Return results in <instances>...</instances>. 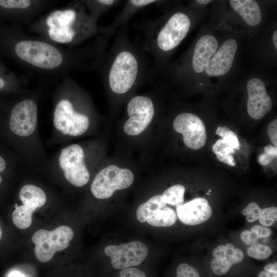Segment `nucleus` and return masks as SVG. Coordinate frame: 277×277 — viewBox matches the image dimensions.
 Returning a JSON list of instances; mask_svg holds the SVG:
<instances>
[{
    "instance_id": "1",
    "label": "nucleus",
    "mask_w": 277,
    "mask_h": 277,
    "mask_svg": "<svg viewBox=\"0 0 277 277\" xmlns=\"http://www.w3.org/2000/svg\"><path fill=\"white\" fill-rule=\"evenodd\" d=\"M117 31L111 48L103 56L96 70L109 93L118 98L152 81L154 75L143 48L130 40L127 25Z\"/></svg>"
},
{
    "instance_id": "2",
    "label": "nucleus",
    "mask_w": 277,
    "mask_h": 277,
    "mask_svg": "<svg viewBox=\"0 0 277 277\" xmlns=\"http://www.w3.org/2000/svg\"><path fill=\"white\" fill-rule=\"evenodd\" d=\"M190 26L189 16L181 10L165 17L146 20L139 26L144 35L142 47L151 57L154 76L164 65L165 58L185 38Z\"/></svg>"
},
{
    "instance_id": "3",
    "label": "nucleus",
    "mask_w": 277,
    "mask_h": 277,
    "mask_svg": "<svg viewBox=\"0 0 277 277\" xmlns=\"http://www.w3.org/2000/svg\"><path fill=\"white\" fill-rule=\"evenodd\" d=\"M81 3L54 10L47 15L45 25L51 40L59 44H78L93 37L109 33L106 26L97 25Z\"/></svg>"
},
{
    "instance_id": "4",
    "label": "nucleus",
    "mask_w": 277,
    "mask_h": 277,
    "mask_svg": "<svg viewBox=\"0 0 277 277\" xmlns=\"http://www.w3.org/2000/svg\"><path fill=\"white\" fill-rule=\"evenodd\" d=\"M14 51L24 63L44 71H52L62 66L66 56L55 46L35 39H22L15 44Z\"/></svg>"
},
{
    "instance_id": "5",
    "label": "nucleus",
    "mask_w": 277,
    "mask_h": 277,
    "mask_svg": "<svg viewBox=\"0 0 277 277\" xmlns=\"http://www.w3.org/2000/svg\"><path fill=\"white\" fill-rule=\"evenodd\" d=\"M73 235L72 229L66 225L58 226L51 231L37 230L31 238L35 245L36 259L42 263L50 261L55 252L62 251L69 247Z\"/></svg>"
},
{
    "instance_id": "6",
    "label": "nucleus",
    "mask_w": 277,
    "mask_h": 277,
    "mask_svg": "<svg viewBox=\"0 0 277 277\" xmlns=\"http://www.w3.org/2000/svg\"><path fill=\"white\" fill-rule=\"evenodd\" d=\"M133 181L134 175L130 170L109 165L96 175L91 185V191L95 197L106 199L116 190L128 188Z\"/></svg>"
},
{
    "instance_id": "7",
    "label": "nucleus",
    "mask_w": 277,
    "mask_h": 277,
    "mask_svg": "<svg viewBox=\"0 0 277 277\" xmlns=\"http://www.w3.org/2000/svg\"><path fill=\"white\" fill-rule=\"evenodd\" d=\"M155 111L154 103L150 96L137 95L131 97L126 107L128 118L124 124L125 133L131 136L141 134L151 122Z\"/></svg>"
},
{
    "instance_id": "8",
    "label": "nucleus",
    "mask_w": 277,
    "mask_h": 277,
    "mask_svg": "<svg viewBox=\"0 0 277 277\" xmlns=\"http://www.w3.org/2000/svg\"><path fill=\"white\" fill-rule=\"evenodd\" d=\"M53 124L56 129L63 134L76 136L86 131L89 118L86 114L76 111L70 100L63 99L54 109Z\"/></svg>"
},
{
    "instance_id": "9",
    "label": "nucleus",
    "mask_w": 277,
    "mask_h": 277,
    "mask_svg": "<svg viewBox=\"0 0 277 277\" xmlns=\"http://www.w3.org/2000/svg\"><path fill=\"white\" fill-rule=\"evenodd\" d=\"M19 197L23 204L18 206L15 205L12 219L18 228L25 229L32 224L33 212L45 204L47 197L42 188L32 184L23 186L19 191Z\"/></svg>"
},
{
    "instance_id": "10",
    "label": "nucleus",
    "mask_w": 277,
    "mask_h": 277,
    "mask_svg": "<svg viewBox=\"0 0 277 277\" xmlns=\"http://www.w3.org/2000/svg\"><path fill=\"white\" fill-rule=\"evenodd\" d=\"M59 164L66 179L72 185L82 187L88 182L90 174L85 164L84 150L79 145L72 144L62 149Z\"/></svg>"
},
{
    "instance_id": "11",
    "label": "nucleus",
    "mask_w": 277,
    "mask_h": 277,
    "mask_svg": "<svg viewBox=\"0 0 277 277\" xmlns=\"http://www.w3.org/2000/svg\"><path fill=\"white\" fill-rule=\"evenodd\" d=\"M104 251L106 255L110 258L112 267L116 269L139 265L148 253L147 246L140 241L108 245Z\"/></svg>"
},
{
    "instance_id": "12",
    "label": "nucleus",
    "mask_w": 277,
    "mask_h": 277,
    "mask_svg": "<svg viewBox=\"0 0 277 277\" xmlns=\"http://www.w3.org/2000/svg\"><path fill=\"white\" fill-rule=\"evenodd\" d=\"M173 127L175 131L182 134L184 144L189 148L197 150L205 145L206 128L196 115L188 112L178 114L174 120Z\"/></svg>"
},
{
    "instance_id": "13",
    "label": "nucleus",
    "mask_w": 277,
    "mask_h": 277,
    "mask_svg": "<svg viewBox=\"0 0 277 277\" xmlns=\"http://www.w3.org/2000/svg\"><path fill=\"white\" fill-rule=\"evenodd\" d=\"M37 108L31 99L23 100L12 108L9 120V127L15 135L26 137L34 131L37 125Z\"/></svg>"
},
{
    "instance_id": "14",
    "label": "nucleus",
    "mask_w": 277,
    "mask_h": 277,
    "mask_svg": "<svg viewBox=\"0 0 277 277\" xmlns=\"http://www.w3.org/2000/svg\"><path fill=\"white\" fill-rule=\"evenodd\" d=\"M247 110L249 115L255 120L262 118L271 110L272 106L264 82L260 78H251L247 83Z\"/></svg>"
},
{
    "instance_id": "15",
    "label": "nucleus",
    "mask_w": 277,
    "mask_h": 277,
    "mask_svg": "<svg viewBox=\"0 0 277 277\" xmlns=\"http://www.w3.org/2000/svg\"><path fill=\"white\" fill-rule=\"evenodd\" d=\"M238 48L236 39H227L211 57L205 74L209 77H218L228 73L232 66Z\"/></svg>"
},
{
    "instance_id": "16",
    "label": "nucleus",
    "mask_w": 277,
    "mask_h": 277,
    "mask_svg": "<svg viewBox=\"0 0 277 277\" xmlns=\"http://www.w3.org/2000/svg\"><path fill=\"white\" fill-rule=\"evenodd\" d=\"M177 215L184 224L196 225L207 221L212 213L208 201L203 197L195 198L176 206Z\"/></svg>"
},
{
    "instance_id": "17",
    "label": "nucleus",
    "mask_w": 277,
    "mask_h": 277,
    "mask_svg": "<svg viewBox=\"0 0 277 277\" xmlns=\"http://www.w3.org/2000/svg\"><path fill=\"white\" fill-rule=\"evenodd\" d=\"M218 46L217 39L213 35H204L199 39L191 58V67L195 73H201L205 71Z\"/></svg>"
},
{
    "instance_id": "18",
    "label": "nucleus",
    "mask_w": 277,
    "mask_h": 277,
    "mask_svg": "<svg viewBox=\"0 0 277 277\" xmlns=\"http://www.w3.org/2000/svg\"><path fill=\"white\" fill-rule=\"evenodd\" d=\"M156 0H128L114 21L107 26L110 32L114 34L118 29L127 25L133 15L145 7L160 3Z\"/></svg>"
},
{
    "instance_id": "19",
    "label": "nucleus",
    "mask_w": 277,
    "mask_h": 277,
    "mask_svg": "<svg viewBox=\"0 0 277 277\" xmlns=\"http://www.w3.org/2000/svg\"><path fill=\"white\" fill-rule=\"evenodd\" d=\"M231 8L250 26H256L262 21V13L258 3L253 0H230Z\"/></svg>"
},
{
    "instance_id": "20",
    "label": "nucleus",
    "mask_w": 277,
    "mask_h": 277,
    "mask_svg": "<svg viewBox=\"0 0 277 277\" xmlns=\"http://www.w3.org/2000/svg\"><path fill=\"white\" fill-rule=\"evenodd\" d=\"M176 219L177 215L175 211L165 206L155 210L146 222L155 227H169L175 224Z\"/></svg>"
},
{
    "instance_id": "21",
    "label": "nucleus",
    "mask_w": 277,
    "mask_h": 277,
    "mask_svg": "<svg viewBox=\"0 0 277 277\" xmlns=\"http://www.w3.org/2000/svg\"><path fill=\"white\" fill-rule=\"evenodd\" d=\"M121 3L122 1L118 0H96L86 1L83 3L88 9L91 17L97 22L101 15Z\"/></svg>"
},
{
    "instance_id": "22",
    "label": "nucleus",
    "mask_w": 277,
    "mask_h": 277,
    "mask_svg": "<svg viewBox=\"0 0 277 277\" xmlns=\"http://www.w3.org/2000/svg\"><path fill=\"white\" fill-rule=\"evenodd\" d=\"M166 203L161 195H156L139 206L136 217L141 223L146 222L148 217L158 209L166 206Z\"/></svg>"
},
{
    "instance_id": "23",
    "label": "nucleus",
    "mask_w": 277,
    "mask_h": 277,
    "mask_svg": "<svg viewBox=\"0 0 277 277\" xmlns=\"http://www.w3.org/2000/svg\"><path fill=\"white\" fill-rule=\"evenodd\" d=\"M235 151L232 147L221 138L217 140L212 146V151L216 155L217 160L232 167L236 165L233 156Z\"/></svg>"
},
{
    "instance_id": "24",
    "label": "nucleus",
    "mask_w": 277,
    "mask_h": 277,
    "mask_svg": "<svg viewBox=\"0 0 277 277\" xmlns=\"http://www.w3.org/2000/svg\"><path fill=\"white\" fill-rule=\"evenodd\" d=\"M244 254L240 248H236L231 244L224 245L216 258L223 259L232 266L241 263L244 260Z\"/></svg>"
},
{
    "instance_id": "25",
    "label": "nucleus",
    "mask_w": 277,
    "mask_h": 277,
    "mask_svg": "<svg viewBox=\"0 0 277 277\" xmlns=\"http://www.w3.org/2000/svg\"><path fill=\"white\" fill-rule=\"evenodd\" d=\"M185 192V187L176 184L166 189L162 196L167 204L177 206L184 203Z\"/></svg>"
},
{
    "instance_id": "26",
    "label": "nucleus",
    "mask_w": 277,
    "mask_h": 277,
    "mask_svg": "<svg viewBox=\"0 0 277 277\" xmlns=\"http://www.w3.org/2000/svg\"><path fill=\"white\" fill-rule=\"evenodd\" d=\"M249 256L258 260L268 258L272 254L271 248L266 245L256 243L250 245L247 250Z\"/></svg>"
},
{
    "instance_id": "27",
    "label": "nucleus",
    "mask_w": 277,
    "mask_h": 277,
    "mask_svg": "<svg viewBox=\"0 0 277 277\" xmlns=\"http://www.w3.org/2000/svg\"><path fill=\"white\" fill-rule=\"evenodd\" d=\"M215 133L220 136L221 139L232 147L235 150H239L240 149V144L237 135L227 127H218Z\"/></svg>"
},
{
    "instance_id": "28",
    "label": "nucleus",
    "mask_w": 277,
    "mask_h": 277,
    "mask_svg": "<svg viewBox=\"0 0 277 277\" xmlns=\"http://www.w3.org/2000/svg\"><path fill=\"white\" fill-rule=\"evenodd\" d=\"M259 220L263 226H272L277 220V208L271 207L262 209Z\"/></svg>"
},
{
    "instance_id": "29",
    "label": "nucleus",
    "mask_w": 277,
    "mask_h": 277,
    "mask_svg": "<svg viewBox=\"0 0 277 277\" xmlns=\"http://www.w3.org/2000/svg\"><path fill=\"white\" fill-rule=\"evenodd\" d=\"M176 277H202L199 270L187 263L179 264L176 269Z\"/></svg>"
},
{
    "instance_id": "30",
    "label": "nucleus",
    "mask_w": 277,
    "mask_h": 277,
    "mask_svg": "<svg viewBox=\"0 0 277 277\" xmlns=\"http://www.w3.org/2000/svg\"><path fill=\"white\" fill-rule=\"evenodd\" d=\"M33 4V2L29 0H0L1 7L10 9H27Z\"/></svg>"
},
{
    "instance_id": "31",
    "label": "nucleus",
    "mask_w": 277,
    "mask_h": 277,
    "mask_svg": "<svg viewBox=\"0 0 277 277\" xmlns=\"http://www.w3.org/2000/svg\"><path fill=\"white\" fill-rule=\"evenodd\" d=\"M262 209L254 202L249 203L242 211L243 215L246 216L248 222H254L259 220Z\"/></svg>"
},
{
    "instance_id": "32",
    "label": "nucleus",
    "mask_w": 277,
    "mask_h": 277,
    "mask_svg": "<svg viewBox=\"0 0 277 277\" xmlns=\"http://www.w3.org/2000/svg\"><path fill=\"white\" fill-rule=\"evenodd\" d=\"M257 277H277V262L266 264L263 270L259 272Z\"/></svg>"
},
{
    "instance_id": "33",
    "label": "nucleus",
    "mask_w": 277,
    "mask_h": 277,
    "mask_svg": "<svg viewBox=\"0 0 277 277\" xmlns=\"http://www.w3.org/2000/svg\"><path fill=\"white\" fill-rule=\"evenodd\" d=\"M241 239L246 245L250 246L258 242V238L253 232L246 230L241 233Z\"/></svg>"
},
{
    "instance_id": "34",
    "label": "nucleus",
    "mask_w": 277,
    "mask_h": 277,
    "mask_svg": "<svg viewBox=\"0 0 277 277\" xmlns=\"http://www.w3.org/2000/svg\"><path fill=\"white\" fill-rule=\"evenodd\" d=\"M118 277H146L145 273L137 268L129 267L123 269Z\"/></svg>"
},
{
    "instance_id": "35",
    "label": "nucleus",
    "mask_w": 277,
    "mask_h": 277,
    "mask_svg": "<svg viewBox=\"0 0 277 277\" xmlns=\"http://www.w3.org/2000/svg\"><path fill=\"white\" fill-rule=\"evenodd\" d=\"M250 231L254 232L259 239L268 238L272 233L271 230L267 227L257 225L253 226Z\"/></svg>"
},
{
    "instance_id": "36",
    "label": "nucleus",
    "mask_w": 277,
    "mask_h": 277,
    "mask_svg": "<svg viewBox=\"0 0 277 277\" xmlns=\"http://www.w3.org/2000/svg\"><path fill=\"white\" fill-rule=\"evenodd\" d=\"M269 137L274 146H277V120L271 121L267 127Z\"/></svg>"
},
{
    "instance_id": "37",
    "label": "nucleus",
    "mask_w": 277,
    "mask_h": 277,
    "mask_svg": "<svg viewBox=\"0 0 277 277\" xmlns=\"http://www.w3.org/2000/svg\"><path fill=\"white\" fill-rule=\"evenodd\" d=\"M274 158L271 155L264 153L261 154L258 159L259 163L262 165H266L270 163Z\"/></svg>"
},
{
    "instance_id": "38",
    "label": "nucleus",
    "mask_w": 277,
    "mask_h": 277,
    "mask_svg": "<svg viewBox=\"0 0 277 277\" xmlns=\"http://www.w3.org/2000/svg\"><path fill=\"white\" fill-rule=\"evenodd\" d=\"M264 153L275 158L277 156V147L272 145H267L264 147Z\"/></svg>"
},
{
    "instance_id": "39",
    "label": "nucleus",
    "mask_w": 277,
    "mask_h": 277,
    "mask_svg": "<svg viewBox=\"0 0 277 277\" xmlns=\"http://www.w3.org/2000/svg\"><path fill=\"white\" fill-rule=\"evenodd\" d=\"M9 277H26L24 275L16 271H13L10 273Z\"/></svg>"
},
{
    "instance_id": "40",
    "label": "nucleus",
    "mask_w": 277,
    "mask_h": 277,
    "mask_svg": "<svg viewBox=\"0 0 277 277\" xmlns=\"http://www.w3.org/2000/svg\"><path fill=\"white\" fill-rule=\"evenodd\" d=\"M6 164L4 159L0 156V172H3L6 168Z\"/></svg>"
},
{
    "instance_id": "41",
    "label": "nucleus",
    "mask_w": 277,
    "mask_h": 277,
    "mask_svg": "<svg viewBox=\"0 0 277 277\" xmlns=\"http://www.w3.org/2000/svg\"><path fill=\"white\" fill-rule=\"evenodd\" d=\"M272 41L273 43V45L275 48V49H277V31H275L273 34L272 36Z\"/></svg>"
},
{
    "instance_id": "42",
    "label": "nucleus",
    "mask_w": 277,
    "mask_h": 277,
    "mask_svg": "<svg viewBox=\"0 0 277 277\" xmlns=\"http://www.w3.org/2000/svg\"><path fill=\"white\" fill-rule=\"evenodd\" d=\"M211 2V1L209 0H197L196 1V2L203 5H206L209 3H210Z\"/></svg>"
},
{
    "instance_id": "43",
    "label": "nucleus",
    "mask_w": 277,
    "mask_h": 277,
    "mask_svg": "<svg viewBox=\"0 0 277 277\" xmlns=\"http://www.w3.org/2000/svg\"><path fill=\"white\" fill-rule=\"evenodd\" d=\"M5 86V82L3 78L0 77V90L2 89Z\"/></svg>"
},
{
    "instance_id": "44",
    "label": "nucleus",
    "mask_w": 277,
    "mask_h": 277,
    "mask_svg": "<svg viewBox=\"0 0 277 277\" xmlns=\"http://www.w3.org/2000/svg\"><path fill=\"white\" fill-rule=\"evenodd\" d=\"M2 228L0 226V240L2 238Z\"/></svg>"
},
{
    "instance_id": "45",
    "label": "nucleus",
    "mask_w": 277,
    "mask_h": 277,
    "mask_svg": "<svg viewBox=\"0 0 277 277\" xmlns=\"http://www.w3.org/2000/svg\"><path fill=\"white\" fill-rule=\"evenodd\" d=\"M3 178L2 176L0 175V184L2 182Z\"/></svg>"
}]
</instances>
